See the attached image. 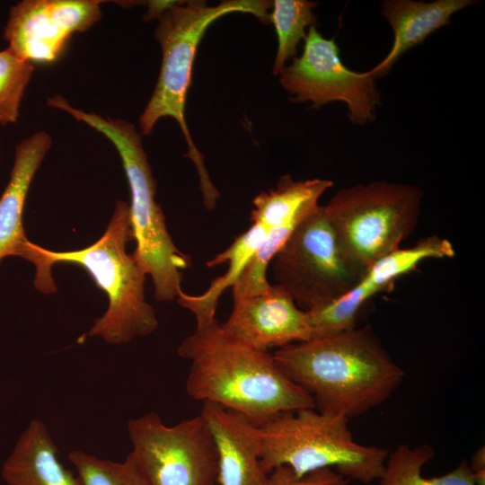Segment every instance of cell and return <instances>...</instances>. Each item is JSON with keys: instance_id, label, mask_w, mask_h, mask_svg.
Returning a JSON list of instances; mask_svg holds the SVG:
<instances>
[{"instance_id": "obj_22", "label": "cell", "mask_w": 485, "mask_h": 485, "mask_svg": "<svg viewBox=\"0 0 485 485\" xmlns=\"http://www.w3.org/2000/svg\"><path fill=\"white\" fill-rule=\"evenodd\" d=\"M68 460L82 485H150L130 453L123 462H114L74 450Z\"/></svg>"}, {"instance_id": "obj_14", "label": "cell", "mask_w": 485, "mask_h": 485, "mask_svg": "<svg viewBox=\"0 0 485 485\" xmlns=\"http://www.w3.org/2000/svg\"><path fill=\"white\" fill-rule=\"evenodd\" d=\"M200 413L216 446L219 485H269L260 463L257 426L213 402H203Z\"/></svg>"}, {"instance_id": "obj_19", "label": "cell", "mask_w": 485, "mask_h": 485, "mask_svg": "<svg viewBox=\"0 0 485 485\" xmlns=\"http://www.w3.org/2000/svg\"><path fill=\"white\" fill-rule=\"evenodd\" d=\"M268 231L261 225L253 223L226 250L207 262V267L227 262L228 269L224 275L213 280L200 295H189L182 290L179 293L177 303L194 314L196 322L216 318L219 297L226 288L234 286L251 255L266 238Z\"/></svg>"}, {"instance_id": "obj_15", "label": "cell", "mask_w": 485, "mask_h": 485, "mask_svg": "<svg viewBox=\"0 0 485 485\" xmlns=\"http://www.w3.org/2000/svg\"><path fill=\"white\" fill-rule=\"evenodd\" d=\"M52 144L37 131L15 147L10 180L0 198V261L8 256L27 259L31 242L24 233L22 213L31 182Z\"/></svg>"}, {"instance_id": "obj_3", "label": "cell", "mask_w": 485, "mask_h": 485, "mask_svg": "<svg viewBox=\"0 0 485 485\" xmlns=\"http://www.w3.org/2000/svg\"><path fill=\"white\" fill-rule=\"evenodd\" d=\"M133 240L129 205L119 200L102 236L92 245L71 251H52L32 243L29 261L36 266L35 287L42 293L56 290L50 274L56 263L84 268L107 295L109 305L86 333L110 344H125L147 336L158 327L154 307L146 301V273L127 244Z\"/></svg>"}, {"instance_id": "obj_9", "label": "cell", "mask_w": 485, "mask_h": 485, "mask_svg": "<svg viewBox=\"0 0 485 485\" xmlns=\"http://www.w3.org/2000/svg\"><path fill=\"white\" fill-rule=\"evenodd\" d=\"M130 454L150 485H215L217 451L201 413L165 425L155 412L128 419Z\"/></svg>"}, {"instance_id": "obj_17", "label": "cell", "mask_w": 485, "mask_h": 485, "mask_svg": "<svg viewBox=\"0 0 485 485\" xmlns=\"http://www.w3.org/2000/svg\"><path fill=\"white\" fill-rule=\"evenodd\" d=\"M7 485H82L59 460L58 449L45 424L32 419L2 467Z\"/></svg>"}, {"instance_id": "obj_25", "label": "cell", "mask_w": 485, "mask_h": 485, "mask_svg": "<svg viewBox=\"0 0 485 485\" xmlns=\"http://www.w3.org/2000/svg\"><path fill=\"white\" fill-rule=\"evenodd\" d=\"M269 485H349L348 478L331 468L297 476L287 466H278L269 475Z\"/></svg>"}, {"instance_id": "obj_7", "label": "cell", "mask_w": 485, "mask_h": 485, "mask_svg": "<svg viewBox=\"0 0 485 485\" xmlns=\"http://www.w3.org/2000/svg\"><path fill=\"white\" fill-rule=\"evenodd\" d=\"M422 195L414 185L378 181L342 189L323 206L345 258L362 276L415 231Z\"/></svg>"}, {"instance_id": "obj_24", "label": "cell", "mask_w": 485, "mask_h": 485, "mask_svg": "<svg viewBox=\"0 0 485 485\" xmlns=\"http://www.w3.org/2000/svg\"><path fill=\"white\" fill-rule=\"evenodd\" d=\"M34 72L33 64L7 48L0 51V124L15 123L23 94Z\"/></svg>"}, {"instance_id": "obj_2", "label": "cell", "mask_w": 485, "mask_h": 485, "mask_svg": "<svg viewBox=\"0 0 485 485\" xmlns=\"http://www.w3.org/2000/svg\"><path fill=\"white\" fill-rule=\"evenodd\" d=\"M273 356L317 410L348 419L383 404L405 375L366 325L289 344Z\"/></svg>"}, {"instance_id": "obj_6", "label": "cell", "mask_w": 485, "mask_h": 485, "mask_svg": "<svg viewBox=\"0 0 485 485\" xmlns=\"http://www.w3.org/2000/svg\"><path fill=\"white\" fill-rule=\"evenodd\" d=\"M348 422L342 416L307 408L257 426L262 468L269 474L287 466L297 476L331 468L364 484L378 480L389 452L357 443Z\"/></svg>"}, {"instance_id": "obj_8", "label": "cell", "mask_w": 485, "mask_h": 485, "mask_svg": "<svg viewBox=\"0 0 485 485\" xmlns=\"http://www.w3.org/2000/svg\"><path fill=\"white\" fill-rule=\"evenodd\" d=\"M270 265L276 285L304 310L338 300L362 278L345 258L321 205L295 228Z\"/></svg>"}, {"instance_id": "obj_26", "label": "cell", "mask_w": 485, "mask_h": 485, "mask_svg": "<svg viewBox=\"0 0 485 485\" xmlns=\"http://www.w3.org/2000/svg\"><path fill=\"white\" fill-rule=\"evenodd\" d=\"M477 485H485V457L484 446L480 448L472 456V463L469 464Z\"/></svg>"}, {"instance_id": "obj_18", "label": "cell", "mask_w": 485, "mask_h": 485, "mask_svg": "<svg viewBox=\"0 0 485 485\" xmlns=\"http://www.w3.org/2000/svg\"><path fill=\"white\" fill-rule=\"evenodd\" d=\"M333 182L324 179L295 181L283 175L275 189L260 192L252 200L251 220L266 229L297 226L319 206Z\"/></svg>"}, {"instance_id": "obj_12", "label": "cell", "mask_w": 485, "mask_h": 485, "mask_svg": "<svg viewBox=\"0 0 485 485\" xmlns=\"http://www.w3.org/2000/svg\"><path fill=\"white\" fill-rule=\"evenodd\" d=\"M454 255L451 242L437 235L422 238L413 246L400 248L385 255L365 272L348 294L322 308L306 310L312 339L356 327L362 306L396 278L416 269L427 259L453 258Z\"/></svg>"}, {"instance_id": "obj_5", "label": "cell", "mask_w": 485, "mask_h": 485, "mask_svg": "<svg viewBox=\"0 0 485 485\" xmlns=\"http://www.w3.org/2000/svg\"><path fill=\"white\" fill-rule=\"evenodd\" d=\"M48 105L70 114L77 121L105 136L114 145L130 189V223L133 240L137 243L133 256L146 275L152 278L155 298L163 302L176 299L182 290L181 270L190 261L173 243L166 228L164 215L155 201V181L141 134L128 121L79 110L62 96L48 98Z\"/></svg>"}, {"instance_id": "obj_1", "label": "cell", "mask_w": 485, "mask_h": 485, "mask_svg": "<svg viewBox=\"0 0 485 485\" xmlns=\"http://www.w3.org/2000/svg\"><path fill=\"white\" fill-rule=\"evenodd\" d=\"M190 362L185 389L196 401L213 402L260 426L287 412L314 408L273 354L226 334L216 318L197 322L178 348Z\"/></svg>"}, {"instance_id": "obj_10", "label": "cell", "mask_w": 485, "mask_h": 485, "mask_svg": "<svg viewBox=\"0 0 485 485\" xmlns=\"http://www.w3.org/2000/svg\"><path fill=\"white\" fill-rule=\"evenodd\" d=\"M279 82L295 103L310 101L319 108L331 101L345 102L356 125L373 121L380 103L375 78L348 69L335 40L322 37L315 25L308 29L302 55L284 67Z\"/></svg>"}, {"instance_id": "obj_20", "label": "cell", "mask_w": 485, "mask_h": 485, "mask_svg": "<svg viewBox=\"0 0 485 485\" xmlns=\"http://www.w3.org/2000/svg\"><path fill=\"white\" fill-rule=\"evenodd\" d=\"M435 454V449L428 444L414 447L399 445L388 454L378 485H477L466 461L442 476L424 477L422 467Z\"/></svg>"}, {"instance_id": "obj_16", "label": "cell", "mask_w": 485, "mask_h": 485, "mask_svg": "<svg viewBox=\"0 0 485 485\" xmlns=\"http://www.w3.org/2000/svg\"><path fill=\"white\" fill-rule=\"evenodd\" d=\"M474 3L472 0L384 1L381 13L393 31V43L387 56L367 74L375 79L385 75L401 55L449 24L454 13Z\"/></svg>"}, {"instance_id": "obj_23", "label": "cell", "mask_w": 485, "mask_h": 485, "mask_svg": "<svg viewBox=\"0 0 485 485\" xmlns=\"http://www.w3.org/2000/svg\"><path fill=\"white\" fill-rule=\"evenodd\" d=\"M295 227L283 226L268 231L232 287L234 301L261 294L271 287L267 277L269 266Z\"/></svg>"}, {"instance_id": "obj_4", "label": "cell", "mask_w": 485, "mask_h": 485, "mask_svg": "<svg viewBox=\"0 0 485 485\" xmlns=\"http://www.w3.org/2000/svg\"><path fill=\"white\" fill-rule=\"evenodd\" d=\"M271 2L263 0H226L210 6L204 1L151 2L149 19H156L155 37L162 48L159 77L149 101L139 117L143 135L151 134L156 122L166 117L179 124L188 146L189 157L198 173L205 207L212 210L220 193L212 183L203 156L196 147L185 119L187 93L192 79L197 48L207 29L220 17L233 13H251L269 22Z\"/></svg>"}, {"instance_id": "obj_11", "label": "cell", "mask_w": 485, "mask_h": 485, "mask_svg": "<svg viewBox=\"0 0 485 485\" xmlns=\"http://www.w3.org/2000/svg\"><path fill=\"white\" fill-rule=\"evenodd\" d=\"M99 0H23L13 5L4 28L7 49L31 63H51L71 36L101 17Z\"/></svg>"}, {"instance_id": "obj_13", "label": "cell", "mask_w": 485, "mask_h": 485, "mask_svg": "<svg viewBox=\"0 0 485 485\" xmlns=\"http://www.w3.org/2000/svg\"><path fill=\"white\" fill-rule=\"evenodd\" d=\"M221 326L233 339L263 351L313 338L307 311L278 285L234 301L232 313Z\"/></svg>"}, {"instance_id": "obj_21", "label": "cell", "mask_w": 485, "mask_h": 485, "mask_svg": "<svg viewBox=\"0 0 485 485\" xmlns=\"http://www.w3.org/2000/svg\"><path fill=\"white\" fill-rule=\"evenodd\" d=\"M316 3L306 0H275L269 22L274 24L278 36V50L272 74L279 75L286 62L295 56L301 40L306 36V28L314 25L316 16L313 9Z\"/></svg>"}]
</instances>
